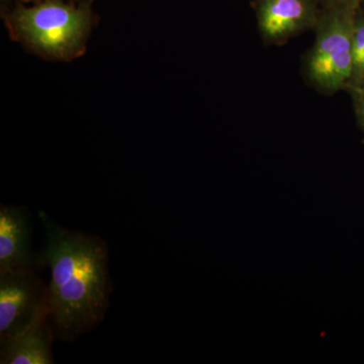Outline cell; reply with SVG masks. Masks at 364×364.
Masks as SVG:
<instances>
[{"mask_svg":"<svg viewBox=\"0 0 364 364\" xmlns=\"http://www.w3.org/2000/svg\"><path fill=\"white\" fill-rule=\"evenodd\" d=\"M44 242L39 251L48 284L49 321L55 336L72 342L102 324L112 291L107 244L97 235L66 229L39 210Z\"/></svg>","mask_w":364,"mask_h":364,"instance_id":"6da1fadb","label":"cell"},{"mask_svg":"<svg viewBox=\"0 0 364 364\" xmlns=\"http://www.w3.org/2000/svg\"><path fill=\"white\" fill-rule=\"evenodd\" d=\"M33 218L25 205L0 207V272H41L33 249Z\"/></svg>","mask_w":364,"mask_h":364,"instance_id":"8992f818","label":"cell"},{"mask_svg":"<svg viewBox=\"0 0 364 364\" xmlns=\"http://www.w3.org/2000/svg\"><path fill=\"white\" fill-rule=\"evenodd\" d=\"M49 317L48 286L39 272H0V340Z\"/></svg>","mask_w":364,"mask_h":364,"instance_id":"277c9868","label":"cell"},{"mask_svg":"<svg viewBox=\"0 0 364 364\" xmlns=\"http://www.w3.org/2000/svg\"><path fill=\"white\" fill-rule=\"evenodd\" d=\"M358 6L322 9L315 41L301 60V75L313 90L332 97L350 79L354 21Z\"/></svg>","mask_w":364,"mask_h":364,"instance_id":"3957f363","label":"cell"},{"mask_svg":"<svg viewBox=\"0 0 364 364\" xmlns=\"http://www.w3.org/2000/svg\"><path fill=\"white\" fill-rule=\"evenodd\" d=\"M364 87V6L358 7L354 21L350 79L346 92Z\"/></svg>","mask_w":364,"mask_h":364,"instance_id":"ba28073f","label":"cell"},{"mask_svg":"<svg viewBox=\"0 0 364 364\" xmlns=\"http://www.w3.org/2000/svg\"><path fill=\"white\" fill-rule=\"evenodd\" d=\"M322 14L320 0H256L258 32L267 46H282L315 30Z\"/></svg>","mask_w":364,"mask_h":364,"instance_id":"5b68a950","label":"cell"},{"mask_svg":"<svg viewBox=\"0 0 364 364\" xmlns=\"http://www.w3.org/2000/svg\"><path fill=\"white\" fill-rule=\"evenodd\" d=\"M322 9L334 7L358 6L364 4V0H320Z\"/></svg>","mask_w":364,"mask_h":364,"instance_id":"30bf717a","label":"cell"},{"mask_svg":"<svg viewBox=\"0 0 364 364\" xmlns=\"http://www.w3.org/2000/svg\"><path fill=\"white\" fill-rule=\"evenodd\" d=\"M93 1L16 2L2 18L11 40L28 52L50 61L71 62L87 50L95 20Z\"/></svg>","mask_w":364,"mask_h":364,"instance_id":"7a4b0ae2","label":"cell"},{"mask_svg":"<svg viewBox=\"0 0 364 364\" xmlns=\"http://www.w3.org/2000/svg\"><path fill=\"white\" fill-rule=\"evenodd\" d=\"M352 102H353L354 112L359 128L364 133V87L351 91Z\"/></svg>","mask_w":364,"mask_h":364,"instance_id":"9c48e42d","label":"cell"},{"mask_svg":"<svg viewBox=\"0 0 364 364\" xmlns=\"http://www.w3.org/2000/svg\"><path fill=\"white\" fill-rule=\"evenodd\" d=\"M16 2H21V4H37V2L47 1V0H14ZM68 1L80 2L83 0H68Z\"/></svg>","mask_w":364,"mask_h":364,"instance_id":"8fae6325","label":"cell"},{"mask_svg":"<svg viewBox=\"0 0 364 364\" xmlns=\"http://www.w3.org/2000/svg\"><path fill=\"white\" fill-rule=\"evenodd\" d=\"M53 331L49 317L41 318L28 329L0 340L1 364H53Z\"/></svg>","mask_w":364,"mask_h":364,"instance_id":"52a82bcc","label":"cell"}]
</instances>
